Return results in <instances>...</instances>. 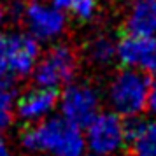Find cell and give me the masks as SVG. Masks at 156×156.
Masks as SVG:
<instances>
[{"instance_id": "11", "label": "cell", "mask_w": 156, "mask_h": 156, "mask_svg": "<svg viewBox=\"0 0 156 156\" xmlns=\"http://www.w3.org/2000/svg\"><path fill=\"white\" fill-rule=\"evenodd\" d=\"M116 55V46L107 35H97L86 44V56L93 65H109Z\"/></svg>"}, {"instance_id": "4", "label": "cell", "mask_w": 156, "mask_h": 156, "mask_svg": "<svg viewBox=\"0 0 156 156\" xmlns=\"http://www.w3.org/2000/svg\"><path fill=\"white\" fill-rule=\"evenodd\" d=\"M98 95L97 91L84 84H72L65 88L62 95V111L63 116L79 128L90 126L98 116Z\"/></svg>"}, {"instance_id": "3", "label": "cell", "mask_w": 156, "mask_h": 156, "mask_svg": "<svg viewBox=\"0 0 156 156\" xmlns=\"http://www.w3.org/2000/svg\"><path fill=\"white\" fill-rule=\"evenodd\" d=\"M77 51L69 44L51 48L34 70V83L41 88H58L69 84L77 72Z\"/></svg>"}, {"instance_id": "6", "label": "cell", "mask_w": 156, "mask_h": 156, "mask_svg": "<svg viewBox=\"0 0 156 156\" xmlns=\"http://www.w3.org/2000/svg\"><path fill=\"white\" fill-rule=\"evenodd\" d=\"M39 44L32 35L18 34L7 39V62L9 69L16 77L30 74L39 56Z\"/></svg>"}, {"instance_id": "19", "label": "cell", "mask_w": 156, "mask_h": 156, "mask_svg": "<svg viewBox=\"0 0 156 156\" xmlns=\"http://www.w3.org/2000/svg\"><path fill=\"white\" fill-rule=\"evenodd\" d=\"M2 18H4V9L0 7V23H2Z\"/></svg>"}, {"instance_id": "2", "label": "cell", "mask_w": 156, "mask_h": 156, "mask_svg": "<svg viewBox=\"0 0 156 156\" xmlns=\"http://www.w3.org/2000/svg\"><path fill=\"white\" fill-rule=\"evenodd\" d=\"M151 77L144 72L121 70L111 83V104L121 116H135L147 104Z\"/></svg>"}, {"instance_id": "9", "label": "cell", "mask_w": 156, "mask_h": 156, "mask_svg": "<svg viewBox=\"0 0 156 156\" xmlns=\"http://www.w3.org/2000/svg\"><path fill=\"white\" fill-rule=\"evenodd\" d=\"M123 32L130 35L151 37L156 34V0H137L128 12Z\"/></svg>"}, {"instance_id": "21", "label": "cell", "mask_w": 156, "mask_h": 156, "mask_svg": "<svg viewBox=\"0 0 156 156\" xmlns=\"http://www.w3.org/2000/svg\"><path fill=\"white\" fill-rule=\"evenodd\" d=\"M88 156H97V154H88Z\"/></svg>"}, {"instance_id": "13", "label": "cell", "mask_w": 156, "mask_h": 156, "mask_svg": "<svg viewBox=\"0 0 156 156\" xmlns=\"http://www.w3.org/2000/svg\"><path fill=\"white\" fill-rule=\"evenodd\" d=\"M53 4L58 9L72 11L83 21L91 20V16L95 14V9H97V0H53Z\"/></svg>"}, {"instance_id": "12", "label": "cell", "mask_w": 156, "mask_h": 156, "mask_svg": "<svg viewBox=\"0 0 156 156\" xmlns=\"http://www.w3.org/2000/svg\"><path fill=\"white\" fill-rule=\"evenodd\" d=\"M130 146L133 156H156V123H146L140 135Z\"/></svg>"}, {"instance_id": "20", "label": "cell", "mask_w": 156, "mask_h": 156, "mask_svg": "<svg viewBox=\"0 0 156 156\" xmlns=\"http://www.w3.org/2000/svg\"><path fill=\"white\" fill-rule=\"evenodd\" d=\"M118 156H133L132 153H126V154H118Z\"/></svg>"}, {"instance_id": "1", "label": "cell", "mask_w": 156, "mask_h": 156, "mask_svg": "<svg viewBox=\"0 0 156 156\" xmlns=\"http://www.w3.org/2000/svg\"><path fill=\"white\" fill-rule=\"evenodd\" d=\"M21 144L28 151L55 156H83L84 139L81 128L63 118H51L21 132Z\"/></svg>"}, {"instance_id": "17", "label": "cell", "mask_w": 156, "mask_h": 156, "mask_svg": "<svg viewBox=\"0 0 156 156\" xmlns=\"http://www.w3.org/2000/svg\"><path fill=\"white\" fill-rule=\"evenodd\" d=\"M9 69L7 62V39L0 34V76H4Z\"/></svg>"}, {"instance_id": "10", "label": "cell", "mask_w": 156, "mask_h": 156, "mask_svg": "<svg viewBox=\"0 0 156 156\" xmlns=\"http://www.w3.org/2000/svg\"><path fill=\"white\" fill-rule=\"evenodd\" d=\"M153 44H154L153 37H139L125 34L121 37L119 44L116 46V55L119 58L121 65H125V67L142 65L144 58L153 49Z\"/></svg>"}, {"instance_id": "18", "label": "cell", "mask_w": 156, "mask_h": 156, "mask_svg": "<svg viewBox=\"0 0 156 156\" xmlns=\"http://www.w3.org/2000/svg\"><path fill=\"white\" fill-rule=\"evenodd\" d=\"M147 105L156 114V77L151 79V86H149V93H147Z\"/></svg>"}, {"instance_id": "8", "label": "cell", "mask_w": 156, "mask_h": 156, "mask_svg": "<svg viewBox=\"0 0 156 156\" xmlns=\"http://www.w3.org/2000/svg\"><path fill=\"white\" fill-rule=\"evenodd\" d=\"M58 98H60L58 88H41L39 86V88L28 90L23 97H20L16 111L23 119L35 121L56 105Z\"/></svg>"}, {"instance_id": "5", "label": "cell", "mask_w": 156, "mask_h": 156, "mask_svg": "<svg viewBox=\"0 0 156 156\" xmlns=\"http://www.w3.org/2000/svg\"><path fill=\"white\" fill-rule=\"evenodd\" d=\"M88 144L95 154H111L125 144L123 121L118 114H98L88 126Z\"/></svg>"}, {"instance_id": "16", "label": "cell", "mask_w": 156, "mask_h": 156, "mask_svg": "<svg viewBox=\"0 0 156 156\" xmlns=\"http://www.w3.org/2000/svg\"><path fill=\"white\" fill-rule=\"evenodd\" d=\"M142 67H144V70L147 72V74L156 76V39H154V44H153V49L149 51V55L144 58Z\"/></svg>"}, {"instance_id": "7", "label": "cell", "mask_w": 156, "mask_h": 156, "mask_svg": "<svg viewBox=\"0 0 156 156\" xmlns=\"http://www.w3.org/2000/svg\"><path fill=\"white\" fill-rule=\"evenodd\" d=\"M27 20L34 35L39 39H51L58 35L65 27V16L58 7H48L35 0L27 5Z\"/></svg>"}, {"instance_id": "14", "label": "cell", "mask_w": 156, "mask_h": 156, "mask_svg": "<svg viewBox=\"0 0 156 156\" xmlns=\"http://www.w3.org/2000/svg\"><path fill=\"white\" fill-rule=\"evenodd\" d=\"M147 121H144L142 118L135 116H126V119H123V137H125V144H132V142L140 135Z\"/></svg>"}, {"instance_id": "15", "label": "cell", "mask_w": 156, "mask_h": 156, "mask_svg": "<svg viewBox=\"0 0 156 156\" xmlns=\"http://www.w3.org/2000/svg\"><path fill=\"white\" fill-rule=\"evenodd\" d=\"M12 98L14 90H0V130L12 121Z\"/></svg>"}]
</instances>
